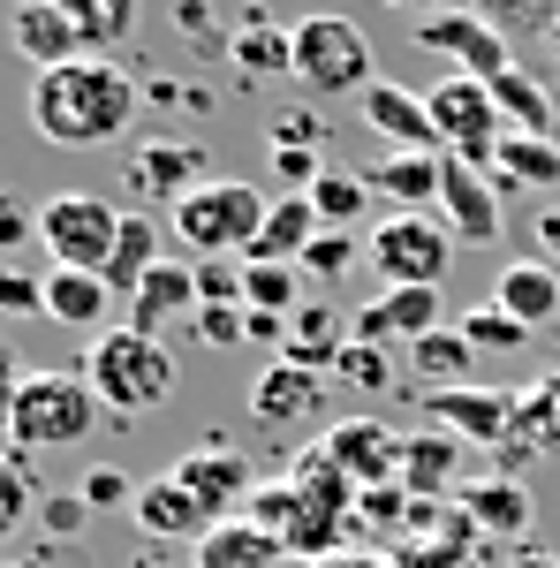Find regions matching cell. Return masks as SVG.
I'll list each match as a JSON object with an SVG mask.
<instances>
[{"instance_id":"21","label":"cell","mask_w":560,"mask_h":568,"mask_svg":"<svg viewBox=\"0 0 560 568\" xmlns=\"http://www.w3.org/2000/svg\"><path fill=\"white\" fill-rule=\"evenodd\" d=\"M462 439L455 433H439V425H425V433H409V447H401V493L409 500H455L462 493Z\"/></svg>"},{"instance_id":"19","label":"cell","mask_w":560,"mask_h":568,"mask_svg":"<svg viewBox=\"0 0 560 568\" xmlns=\"http://www.w3.org/2000/svg\"><path fill=\"white\" fill-rule=\"evenodd\" d=\"M227 61H235V84L296 77V23H273L265 8H243L227 31Z\"/></svg>"},{"instance_id":"23","label":"cell","mask_w":560,"mask_h":568,"mask_svg":"<svg viewBox=\"0 0 560 568\" xmlns=\"http://www.w3.org/2000/svg\"><path fill=\"white\" fill-rule=\"evenodd\" d=\"M455 508L477 524V538H522V530L538 524V500H530V485L522 478H500V470H485L455 493Z\"/></svg>"},{"instance_id":"59","label":"cell","mask_w":560,"mask_h":568,"mask_svg":"<svg viewBox=\"0 0 560 568\" xmlns=\"http://www.w3.org/2000/svg\"><path fill=\"white\" fill-rule=\"evenodd\" d=\"M546 45H553V61H560V16H553V31H546Z\"/></svg>"},{"instance_id":"18","label":"cell","mask_w":560,"mask_h":568,"mask_svg":"<svg viewBox=\"0 0 560 568\" xmlns=\"http://www.w3.org/2000/svg\"><path fill=\"white\" fill-rule=\"evenodd\" d=\"M197 265L190 258H160L152 273H144V288L130 296V326L136 334H152V342H167L182 318H197Z\"/></svg>"},{"instance_id":"42","label":"cell","mask_w":560,"mask_h":568,"mask_svg":"<svg viewBox=\"0 0 560 568\" xmlns=\"http://www.w3.org/2000/svg\"><path fill=\"white\" fill-rule=\"evenodd\" d=\"M326 114L318 106H281L273 122H265V152H326Z\"/></svg>"},{"instance_id":"45","label":"cell","mask_w":560,"mask_h":568,"mask_svg":"<svg viewBox=\"0 0 560 568\" xmlns=\"http://www.w3.org/2000/svg\"><path fill=\"white\" fill-rule=\"evenodd\" d=\"M477 16L492 23V31H553V16H560V0H470Z\"/></svg>"},{"instance_id":"30","label":"cell","mask_w":560,"mask_h":568,"mask_svg":"<svg viewBox=\"0 0 560 568\" xmlns=\"http://www.w3.org/2000/svg\"><path fill=\"white\" fill-rule=\"evenodd\" d=\"M342 349H348V318L334 304H318V296H310V304L296 311V334H288V364H303V372H318V379H326V372L342 364Z\"/></svg>"},{"instance_id":"22","label":"cell","mask_w":560,"mask_h":568,"mask_svg":"<svg viewBox=\"0 0 560 568\" xmlns=\"http://www.w3.org/2000/svg\"><path fill=\"white\" fill-rule=\"evenodd\" d=\"M130 516H136V530H144L152 546H182V538H205V530H213V516L197 508V493L174 478V470H160L152 485H136Z\"/></svg>"},{"instance_id":"1","label":"cell","mask_w":560,"mask_h":568,"mask_svg":"<svg viewBox=\"0 0 560 568\" xmlns=\"http://www.w3.org/2000/svg\"><path fill=\"white\" fill-rule=\"evenodd\" d=\"M136 106H144V84H136L114 53H91V61H69V69H45V77H31V99H23L31 130H39L45 144H61V152L114 144V136L136 122Z\"/></svg>"},{"instance_id":"56","label":"cell","mask_w":560,"mask_h":568,"mask_svg":"<svg viewBox=\"0 0 560 568\" xmlns=\"http://www.w3.org/2000/svg\"><path fill=\"white\" fill-rule=\"evenodd\" d=\"M508 568H560V554H546V546H516Z\"/></svg>"},{"instance_id":"17","label":"cell","mask_w":560,"mask_h":568,"mask_svg":"<svg viewBox=\"0 0 560 568\" xmlns=\"http://www.w3.org/2000/svg\"><path fill=\"white\" fill-rule=\"evenodd\" d=\"M439 220H447V235L455 243H500V182L470 168V160H447V175H439Z\"/></svg>"},{"instance_id":"14","label":"cell","mask_w":560,"mask_h":568,"mask_svg":"<svg viewBox=\"0 0 560 568\" xmlns=\"http://www.w3.org/2000/svg\"><path fill=\"white\" fill-rule=\"evenodd\" d=\"M425 409L439 433H455L462 447H492V455L516 433V394H500V387H447V394H431Z\"/></svg>"},{"instance_id":"54","label":"cell","mask_w":560,"mask_h":568,"mask_svg":"<svg viewBox=\"0 0 560 568\" xmlns=\"http://www.w3.org/2000/svg\"><path fill=\"white\" fill-rule=\"evenodd\" d=\"M318 568H394V554H371V546H348V554H334V561Z\"/></svg>"},{"instance_id":"37","label":"cell","mask_w":560,"mask_h":568,"mask_svg":"<svg viewBox=\"0 0 560 568\" xmlns=\"http://www.w3.org/2000/svg\"><path fill=\"white\" fill-rule=\"evenodd\" d=\"M39 500H45V493H39V470H31V455L0 439V546L23 530V516H31Z\"/></svg>"},{"instance_id":"9","label":"cell","mask_w":560,"mask_h":568,"mask_svg":"<svg viewBox=\"0 0 560 568\" xmlns=\"http://www.w3.org/2000/svg\"><path fill=\"white\" fill-rule=\"evenodd\" d=\"M417 45L439 53L455 77H477V84H500L508 69H522L516 39H508V31H492L477 8H439V16H425V23H417Z\"/></svg>"},{"instance_id":"44","label":"cell","mask_w":560,"mask_h":568,"mask_svg":"<svg viewBox=\"0 0 560 568\" xmlns=\"http://www.w3.org/2000/svg\"><path fill=\"white\" fill-rule=\"evenodd\" d=\"M334 379L356 394H387L394 387V349H364V342H348L342 364H334Z\"/></svg>"},{"instance_id":"34","label":"cell","mask_w":560,"mask_h":568,"mask_svg":"<svg viewBox=\"0 0 560 568\" xmlns=\"http://www.w3.org/2000/svg\"><path fill=\"white\" fill-rule=\"evenodd\" d=\"M303 304H310V281H303V265H243V311L296 318Z\"/></svg>"},{"instance_id":"52","label":"cell","mask_w":560,"mask_h":568,"mask_svg":"<svg viewBox=\"0 0 560 568\" xmlns=\"http://www.w3.org/2000/svg\"><path fill=\"white\" fill-rule=\"evenodd\" d=\"M243 326H251V311H243V304L197 311V334H205V342H213V349H243Z\"/></svg>"},{"instance_id":"41","label":"cell","mask_w":560,"mask_h":568,"mask_svg":"<svg viewBox=\"0 0 560 568\" xmlns=\"http://www.w3.org/2000/svg\"><path fill=\"white\" fill-rule=\"evenodd\" d=\"M356 258H364V243H356L348 227H326V235L303 251V281H310V288H342V273Z\"/></svg>"},{"instance_id":"36","label":"cell","mask_w":560,"mask_h":568,"mask_svg":"<svg viewBox=\"0 0 560 568\" xmlns=\"http://www.w3.org/2000/svg\"><path fill=\"white\" fill-rule=\"evenodd\" d=\"M310 205H318L326 227H348L356 235V220L371 213V182H364V168H326V175L310 182Z\"/></svg>"},{"instance_id":"26","label":"cell","mask_w":560,"mask_h":568,"mask_svg":"<svg viewBox=\"0 0 560 568\" xmlns=\"http://www.w3.org/2000/svg\"><path fill=\"white\" fill-rule=\"evenodd\" d=\"M326 235V220H318V205L310 197H273V213H265L258 243L243 251V265H303V251Z\"/></svg>"},{"instance_id":"43","label":"cell","mask_w":560,"mask_h":568,"mask_svg":"<svg viewBox=\"0 0 560 568\" xmlns=\"http://www.w3.org/2000/svg\"><path fill=\"white\" fill-rule=\"evenodd\" d=\"M394 568H485L477 554V538H409V546H394Z\"/></svg>"},{"instance_id":"5","label":"cell","mask_w":560,"mask_h":568,"mask_svg":"<svg viewBox=\"0 0 560 568\" xmlns=\"http://www.w3.org/2000/svg\"><path fill=\"white\" fill-rule=\"evenodd\" d=\"M296 84L318 91V99H342V91H364L379 84L371 77V39H364V23H348L334 8H318V16H303L296 23Z\"/></svg>"},{"instance_id":"24","label":"cell","mask_w":560,"mask_h":568,"mask_svg":"<svg viewBox=\"0 0 560 568\" xmlns=\"http://www.w3.org/2000/svg\"><path fill=\"white\" fill-rule=\"evenodd\" d=\"M439 175H447V152H387L379 168H364L371 197H387L394 213H431L439 205Z\"/></svg>"},{"instance_id":"50","label":"cell","mask_w":560,"mask_h":568,"mask_svg":"<svg viewBox=\"0 0 560 568\" xmlns=\"http://www.w3.org/2000/svg\"><path fill=\"white\" fill-rule=\"evenodd\" d=\"M31 311H45V281L0 265V326H8V318H31Z\"/></svg>"},{"instance_id":"39","label":"cell","mask_w":560,"mask_h":568,"mask_svg":"<svg viewBox=\"0 0 560 568\" xmlns=\"http://www.w3.org/2000/svg\"><path fill=\"white\" fill-rule=\"evenodd\" d=\"M516 433H530L546 455H560V364L538 372V379L516 394Z\"/></svg>"},{"instance_id":"38","label":"cell","mask_w":560,"mask_h":568,"mask_svg":"<svg viewBox=\"0 0 560 568\" xmlns=\"http://www.w3.org/2000/svg\"><path fill=\"white\" fill-rule=\"evenodd\" d=\"M61 16H77V31L91 39V53H114L136 31V0H53Z\"/></svg>"},{"instance_id":"10","label":"cell","mask_w":560,"mask_h":568,"mask_svg":"<svg viewBox=\"0 0 560 568\" xmlns=\"http://www.w3.org/2000/svg\"><path fill=\"white\" fill-rule=\"evenodd\" d=\"M174 478L197 493V508L213 516V524H235L251 500H258V463L235 447V439H197L190 455H174Z\"/></svg>"},{"instance_id":"46","label":"cell","mask_w":560,"mask_h":568,"mask_svg":"<svg viewBox=\"0 0 560 568\" xmlns=\"http://www.w3.org/2000/svg\"><path fill=\"white\" fill-rule=\"evenodd\" d=\"M167 16H174V31L197 45V53H227V23H220L213 0H174Z\"/></svg>"},{"instance_id":"2","label":"cell","mask_w":560,"mask_h":568,"mask_svg":"<svg viewBox=\"0 0 560 568\" xmlns=\"http://www.w3.org/2000/svg\"><path fill=\"white\" fill-rule=\"evenodd\" d=\"M84 379L99 394V409L114 425H130V417L160 409L174 394V349L152 342V334H136V326H106V334H91V349H84Z\"/></svg>"},{"instance_id":"57","label":"cell","mask_w":560,"mask_h":568,"mask_svg":"<svg viewBox=\"0 0 560 568\" xmlns=\"http://www.w3.org/2000/svg\"><path fill=\"white\" fill-rule=\"evenodd\" d=\"M130 568H182L174 554H160V546H144V554H130Z\"/></svg>"},{"instance_id":"48","label":"cell","mask_w":560,"mask_h":568,"mask_svg":"<svg viewBox=\"0 0 560 568\" xmlns=\"http://www.w3.org/2000/svg\"><path fill=\"white\" fill-rule=\"evenodd\" d=\"M77 493H84V500L99 508V516H106V508H136V478L122 470V463H91Z\"/></svg>"},{"instance_id":"25","label":"cell","mask_w":560,"mask_h":568,"mask_svg":"<svg viewBox=\"0 0 560 568\" xmlns=\"http://www.w3.org/2000/svg\"><path fill=\"white\" fill-rule=\"evenodd\" d=\"M492 304L508 311V318H522L530 334H538V326H553V318H560V265L508 258V265H500V281H492Z\"/></svg>"},{"instance_id":"6","label":"cell","mask_w":560,"mask_h":568,"mask_svg":"<svg viewBox=\"0 0 560 568\" xmlns=\"http://www.w3.org/2000/svg\"><path fill=\"white\" fill-rule=\"evenodd\" d=\"M114 235H122V205H106L91 190H53L39 205V251L69 273H106Z\"/></svg>"},{"instance_id":"35","label":"cell","mask_w":560,"mask_h":568,"mask_svg":"<svg viewBox=\"0 0 560 568\" xmlns=\"http://www.w3.org/2000/svg\"><path fill=\"white\" fill-rule=\"evenodd\" d=\"M492 99H500L508 130H522V136H553V91L538 84L530 69H508V77L492 84Z\"/></svg>"},{"instance_id":"7","label":"cell","mask_w":560,"mask_h":568,"mask_svg":"<svg viewBox=\"0 0 560 568\" xmlns=\"http://www.w3.org/2000/svg\"><path fill=\"white\" fill-rule=\"evenodd\" d=\"M364 258L379 265L387 288H439L447 265H455V235H447V220H431V213H387L364 235Z\"/></svg>"},{"instance_id":"4","label":"cell","mask_w":560,"mask_h":568,"mask_svg":"<svg viewBox=\"0 0 560 568\" xmlns=\"http://www.w3.org/2000/svg\"><path fill=\"white\" fill-rule=\"evenodd\" d=\"M265 213H273V197H265L258 182H205L197 197H182L167 213V227L182 235L190 258H243L258 243Z\"/></svg>"},{"instance_id":"60","label":"cell","mask_w":560,"mask_h":568,"mask_svg":"<svg viewBox=\"0 0 560 568\" xmlns=\"http://www.w3.org/2000/svg\"><path fill=\"white\" fill-rule=\"evenodd\" d=\"M0 568H39V561H0Z\"/></svg>"},{"instance_id":"47","label":"cell","mask_w":560,"mask_h":568,"mask_svg":"<svg viewBox=\"0 0 560 568\" xmlns=\"http://www.w3.org/2000/svg\"><path fill=\"white\" fill-rule=\"evenodd\" d=\"M91 516H99V508H91L84 493H45V500H39V530L53 538V546L84 538V524H91Z\"/></svg>"},{"instance_id":"11","label":"cell","mask_w":560,"mask_h":568,"mask_svg":"<svg viewBox=\"0 0 560 568\" xmlns=\"http://www.w3.org/2000/svg\"><path fill=\"white\" fill-rule=\"evenodd\" d=\"M205 168H213V152L205 144H182V136H136V152H130V190L144 197V205H182V197H197L205 190Z\"/></svg>"},{"instance_id":"33","label":"cell","mask_w":560,"mask_h":568,"mask_svg":"<svg viewBox=\"0 0 560 568\" xmlns=\"http://www.w3.org/2000/svg\"><path fill=\"white\" fill-rule=\"evenodd\" d=\"M409 524H417V500L401 493V485H371V493H356V516H348V530L379 554V538H401L409 546Z\"/></svg>"},{"instance_id":"49","label":"cell","mask_w":560,"mask_h":568,"mask_svg":"<svg viewBox=\"0 0 560 568\" xmlns=\"http://www.w3.org/2000/svg\"><path fill=\"white\" fill-rule=\"evenodd\" d=\"M197 265V304L220 311V304H243V258H190Z\"/></svg>"},{"instance_id":"28","label":"cell","mask_w":560,"mask_h":568,"mask_svg":"<svg viewBox=\"0 0 560 568\" xmlns=\"http://www.w3.org/2000/svg\"><path fill=\"white\" fill-rule=\"evenodd\" d=\"M114 304V288H106V273H69V265H53L45 273V318L53 326H77V334H106L99 318Z\"/></svg>"},{"instance_id":"51","label":"cell","mask_w":560,"mask_h":568,"mask_svg":"<svg viewBox=\"0 0 560 568\" xmlns=\"http://www.w3.org/2000/svg\"><path fill=\"white\" fill-rule=\"evenodd\" d=\"M31 235H39V213H31L16 190H0V258H8V251H23Z\"/></svg>"},{"instance_id":"13","label":"cell","mask_w":560,"mask_h":568,"mask_svg":"<svg viewBox=\"0 0 560 568\" xmlns=\"http://www.w3.org/2000/svg\"><path fill=\"white\" fill-rule=\"evenodd\" d=\"M447 318H439V288H379L364 311H348V342H364V349H409V342H425L439 334Z\"/></svg>"},{"instance_id":"31","label":"cell","mask_w":560,"mask_h":568,"mask_svg":"<svg viewBox=\"0 0 560 568\" xmlns=\"http://www.w3.org/2000/svg\"><path fill=\"white\" fill-rule=\"evenodd\" d=\"M492 182H516V190H560V144L553 136H500V160H492Z\"/></svg>"},{"instance_id":"20","label":"cell","mask_w":560,"mask_h":568,"mask_svg":"<svg viewBox=\"0 0 560 568\" xmlns=\"http://www.w3.org/2000/svg\"><path fill=\"white\" fill-rule=\"evenodd\" d=\"M364 130L387 136L394 152H439V130H431V99L409 84H394V77H379V84L364 91Z\"/></svg>"},{"instance_id":"8","label":"cell","mask_w":560,"mask_h":568,"mask_svg":"<svg viewBox=\"0 0 560 568\" xmlns=\"http://www.w3.org/2000/svg\"><path fill=\"white\" fill-rule=\"evenodd\" d=\"M425 99H431V130H439V152H447V160H470V168H485V175H492V160H500V136H508V114H500L492 84H477V77H439Z\"/></svg>"},{"instance_id":"3","label":"cell","mask_w":560,"mask_h":568,"mask_svg":"<svg viewBox=\"0 0 560 568\" xmlns=\"http://www.w3.org/2000/svg\"><path fill=\"white\" fill-rule=\"evenodd\" d=\"M99 394L84 372H23V387L8 402V447L39 455V447H84L99 425Z\"/></svg>"},{"instance_id":"53","label":"cell","mask_w":560,"mask_h":568,"mask_svg":"<svg viewBox=\"0 0 560 568\" xmlns=\"http://www.w3.org/2000/svg\"><path fill=\"white\" fill-rule=\"evenodd\" d=\"M16 387H23V364H16L8 342H0V439H8V402H16Z\"/></svg>"},{"instance_id":"15","label":"cell","mask_w":560,"mask_h":568,"mask_svg":"<svg viewBox=\"0 0 560 568\" xmlns=\"http://www.w3.org/2000/svg\"><path fill=\"white\" fill-rule=\"evenodd\" d=\"M8 45L31 61V77L69 69V61H91V39L77 31V16H61L53 0H16V16H8Z\"/></svg>"},{"instance_id":"29","label":"cell","mask_w":560,"mask_h":568,"mask_svg":"<svg viewBox=\"0 0 560 568\" xmlns=\"http://www.w3.org/2000/svg\"><path fill=\"white\" fill-rule=\"evenodd\" d=\"M401 364H409V379H417V387H431V394L477 387V379H470L477 349L462 342V334H455V326H439V334H425V342H409V349H401Z\"/></svg>"},{"instance_id":"55","label":"cell","mask_w":560,"mask_h":568,"mask_svg":"<svg viewBox=\"0 0 560 568\" xmlns=\"http://www.w3.org/2000/svg\"><path fill=\"white\" fill-rule=\"evenodd\" d=\"M538 251H546V265H560V213H538Z\"/></svg>"},{"instance_id":"61","label":"cell","mask_w":560,"mask_h":568,"mask_svg":"<svg viewBox=\"0 0 560 568\" xmlns=\"http://www.w3.org/2000/svg\"><path fill=\"white\" fill-rule=\"evenodd\" d=\"M288 568H303V561H288Z\"/></svg>"},{"instance_id":"27","label":"cell","mask_w":560,"mask_h":568,"mask_svg":"<svg viewBox=\"0 0 560 568\" xmlns=\"http://www.w3.org/2000/svg\"><path fill=\"white\" fill-rule=\"evenodd\" d=\"M190 568H288V546L265 538L251 516H235V524H213L197 538V561Z\"/></svg>"},{"instance_id":"12","label":"cell","mask_w":560,"mask_h":568,"mask_svg":"<svg viewBox=\"0 0 560 568\" xmlns=\"http://www.w3.org/2000/svg\"><path fill=\"white\" fill-rule=\"evenodd\" d=\"M318 447L356 478V493H371V485H401V447H409V433H394L387 417H364V409H356L342 425H326Z\"/></svg>"},{"instance_id":"40","label":"cell","mask_w":560,"mask_h":568,"mask_svg":"<svg viewBox=\"0 0 560 568\" xmlns=\"http://www.w3.org/2000/svg\"><path fill=\"white\" fill-rule=\"evenodd\" d=\"M455 334H462L477 356H516V349H530V326H522V318H508L500 304L462 311V318H455Z\"/></svg>"},{"instance_id":"32","label":"cell","mask_w":560,"mask_h":568,"mask_svg":"<svg viewBox=\"0 0 560 568\" xmlns=\"http://www.w3.org/2000/svg\"><path fill=\"white\" fill-rule=\"evenodd\" d=\"M152 265H160V227H152V213H122L114 258H106V288H114V296H136Z\"/></svg>"},{"instance_id":"58","label":"cell","mask_w":560,"mask_h":568,"mask_svg":"<svg viewBox=\"0 0 560 568\" xmlns=\"http://www.w3.org/2000/svg\"><path fill=\"white\" fill-rule=\"evenodd\" d=\"M387 8H409V16H417V23H425V16H439V8H447V0H387Z\"/></svg>"},{"instance_id":"16","label":"cell","mask_w":560,"mask_h":568,"mask_svg":"<svg viewBox=\"0 0 560 568\" xmlns=\"http://www.w3.org/2000/svg\"><path fill=\"white\" fill-rule=\"evenodd\" d=\"M318 409H326V379L288 364V356H273L258 379H251V425H265V433H296Z\"/></svg>"}]
</instances>
